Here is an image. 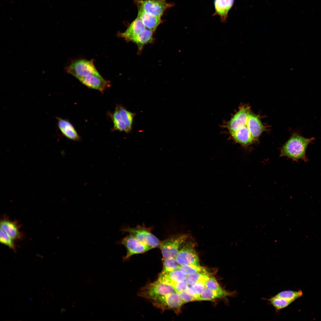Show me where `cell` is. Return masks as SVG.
<instances>
[{"label":"cell","mask_w":321,"mask_h":321,"mask_svg":"<svg viewBox=\"0 0 321 321\" xmlns=\"http://www.w3.org/2000/svg\"><path fill=\"white\" fill-rule=\"evenodd\" d=\"M226 126L233 139L244 145L257 140L265 130L260 119L246 106L240 107Z\"/></svg>","instance_id":"1"},{"label":"cell","mask_w":321,"mask_h":321,"mask_svg":"<svg viewBox=\"0 0 321 321\" xmlns=\"http://www.w3.org/2000/svg\"><path fill=\"white\" fill-rule=\"evenodd\" d=\"M314 138H305L297 133H294L283 146L281 155L298 161L302 160L307 162L308 159L306 152L309 145Z\"/></svg>","instance_id":"2"},{"label":"cell","mask_w":321,"mask_h":321,"mask_svg":"<svg viewBox=\"0 0 321 321\" xmlns=\"http://www.w3.org/2000/svg\"><path fill=\"white\" fill-rule=\"evenodd\" d=\"M188 237V235L186 234L177 235L160 242L159 247L163 258H175Z\"/></svg>","instance_id":"3"},{"label":"cell","mask_w":321,"mask_h":321,"mask_svg":"<svg viewBox=\"0 0 321 321\" xmlns=\"http://www.w3.org/2000/svg\"><path fill=\"white\" fill-rule=\"evenodd\" d=\"M66 72L77 79L91 75H100L92 60L79 59L73 61L65 68Z\"/></svg>","instance_id":"4"},{"label":"cell","mask_w":321,"mask_h":321,"mask_svg":"<svg viewBox=\"0 0 321 321\" xmlns=\"http://www.w3.org/2000/svg\"><path fill=\"white\" fill-rule=\"evenodd\" d=\"M175 292L176 291L172 286L157 280L143 287L139 292V295L141 297L151 300Z\"/></svg>","instance_id":"5"},{"label":"cell","mask_w":321,"mask_h":321,"mask_svg":"<svg viewBox=\"0 0 321 321\" xmlns=\"http://www.w3.org/2000/svg\"><path fill=\"white\" fill-rule=\"evenodd\" d=\"M121 231L128 233L141 242L152 248L159 246L160 243L159 240L152 233L150 228L143 226L138 225L134 228L125 227L122 228Z\"/></svg>","instance_id":"6"},{"label":"cell","mask_w":321,"mask_h":321,"mask_svg":"<svg viewBox=\"0 0 321 321\" xmlns=\"http://www.w3.org/2000/svg\"><path fill=\"white\" fill-rule=\"evenodd\" d=\"M135 3L147 13L160 18L165 11L174 5L166 0H135Z\"/></svg>","instance_id":"7"},{"label":"cell","mask_w":321,"mask_h":321,"mask_svg":"<svg viewBox=\"0 0 321 321\" xmlns=\"http://www.w3.org/2000/svg\"><path fill=\"white\" fill-rule=\"evenodd\" d=\"M155 307L165 310H172L177 311L184 303L179 293L175 292L151 300Z\"/></svg>","instance_id":"8"},{"label":"cell","mask_w":321,"mask_h":321,"mask_svg":"<svg viewBox=\"0 0 321 321\" xmlns=\"http://www.w3.org/2000/svg\"><path fill=\"white\" fill-rule=\"evenodd\" d=\"M175 259L180 265H200L198 254L194 245L189 241L184 243L178 253Z\"/></svg>","instance_id":"9"},{"label":"cell","mask_w":321,"mask_h":321,"mask_svg":"<svg viewBox=\"0 0 321 321\" xmlns=\"http://www.w3.org/2000/svg\"><path fill=\"white\" fill-rule=\"evenodd\" d=\"M119 243L124 246L127 250V254L124 257V260L128 259L133 255L143 253L152 248L130 235L122 239Z\"/></svg>","instance_id":"10"},{"label":"cell","mask_w":321,"mask_h":321,"mask_svg":"<svg viewBox=\"0 0 321 321\" xmlns=\"http://www.w3.org/2000/svg\"><path fill=\"white\" fill-rule=\"evenodd\" d=\"M78 79L88 88L97 90L101 93L111 86L110 81L105 79L101 75H91Z\"/></svg>","instance_id":"11"},{"label":"cell","mask_w":321,"mask_h":321,"mask_svg":"<svg viewBox=\"0 0 321 321\" xmlns=\"http://www.w3.org/2000/svg\"><path fill=\"white\" fill-rule=\"evenodd\" d=\"M0 228L14 240L21 239L23 235L20 230V226L16 221L12 220L4 216L1 219Z\"/></svg>","instance_id":"12"},{"label":"cell","mask_w":321,"mask_h":321,"mask_svg":"<svg viewBox=\"0 0 321 321\" xmlns=\"http://www.w3.org/2000/svg\"><path fill=\"white\" fill-rule=\"evenodd\" d=\"M146 29L141 19L137 17L131 23L126 30L123 32L119 33V36L128 42H132Z\"/></svg>","instance_id":"13"},{"label":"cell","mask_w":321,"mask_h":321,"mask_svg":"<svg viewBox=\"0 0 321 321\" xmlns=\"http://www.w3.org/2000/svg\"><path fill=\"white\" fill-rule=\"evenodd\" d=\"M58 129L63 135L66 138L75 141L81 140L80 136L73 125L67 120L56 117Z\"/></svg>","instance_id":"14"},{"label":"cell","mask_w":321,"mask_h":321,"mask_svg":"<svg viewBox=\"0 0 321 321\" xmlns=\"http://www.w3.org/2000/svg\"><path fill=\"white\" fill-rule=\"evenodd\" d=\"M234 0H214L215 12L212 16L218 15L221 22L225 23L229 10L232 7Z\"/></svg>","instance_id":"15"},{"label":"cell","mask_w":321,"mask_h":321,"mask_svg":"<svg viewBox=\"0 0 321 321\" xmlns=\"http://www.w3.org/2000/svg\"><path fill=\"white\" fill-rule=\"evenodd\" d=\"M138 8L137 17L141 19L146 28L154 32L162 22L161 18L148 13L139 7Z\"/></svg>","instance_id":"16"},{"label":"cell","mask_w":321,"mask_h":321,"mask_svg":"<svg viewBox=\"0 0 321 321\" xmlns=\"http://www.w3.org/2000/svg\"><path fill=\"white\" fill-rule=\"evenodd\" d=\"M234 293L227 292L224 289L215 290L205 288L199 295L198 300H210L233 295Z\"/></svg>","instance_id":"17"},{"label":"cell","mask_w":321,"mask_h":321,"mask_svg":"<svg viewBox=\"0 0 321 321\" xmlns=\"http://www.w3.org/2000/svg\"><path fill=\"white\" fill-rule=\"evenodd\" d=\"M154 32L147 28L138 36L132 41L137 45L139 52H140L144 46L152 42Z\"/></svg>","instance_id":"18"},{"label":"cell","mask_w":321,"mask_h":321,"mask_svg":"<svg viewBox=\"0 0 321 321\" xmlns=\"http://www.w3.org/2000/svg\"><path fill=\"white\" fill-rule=\"evenodd\" d=\"M119 113L128 129V132L131 131L135 114L127 110L121 105H117Z\"/></svg>","instance_id":"19"},{"label":"cell","mask_w":321,"mask_h":321,"mask_svg":"<svg viewBox=\"0 0 321 321\" xmlns=\"http://www.w3.org/2000/svg\"><path fill=\"white\" fill-rule=\"evenodd\" d=\"M111 117L114 125L112 131L117 130L124 132L127 133H129L127 128L121 117L117 106Z\"/></svg>","instance_id":"20"},{"label":"cell","mask_w":321,"mask_h":321,"mask_svg":"<svg viewBox=\"0 0 321 321\" xmlns=\"http://www.w3.org/2000/svg\"><path fill=\"white\" fill-rule=\"evenodd\" d=\"M179 269L187 276L197 273L207 272L204 268L193 265H180Z\"/></svg>","instance_id":"21"},{"label":"cell","mask_w":321,"mask_h":321,"mask_svg":"<svg viewBox=\"0 0 321 321\" xmlns=\"http://www.w3.org/2000/svg\"><path fill=\"white\" fill-rule=\"evenodd\" d=\"M302 295L303 292L301 290H286L278 293L274 296L293 302L296 299L301 297Z\"/></svg>","instance_id":"22"},{"label":"cell","mask_w":321,"mask_h":321,"mask_svg":"<svg viewBox=\"0 0 321 321\" xmlns=\"http://www.w3.org/2000/svg\"><path fill=\"white\" fill-rule=\"evenodd\" d=\"M210 276L207 272L197 273L187 276L186 281L190 286L198 282L205 284V281Z\"/></svg>","instance_id":"23"},{"label":"cell","mask_w":321,"mask_h":321,"mask_svg":"<svg viewBox=\"0 0 321 321\" xmlns=\"http://www.w3.org/2000/svg\"><path fill=\"white\" fill-rule=\"evenodd\" d=\"M276 310H279L286 308L292 302L284 299L273 296L267 299Z\"/></svg>","instance_id":"24"},{"label":"cell","mask_w":321,"mask_h":321,"mask_svg":"<svg viewBox=\"0 0 321 321\" xmlns=\"http://www.w3.org/2000/svg\"><path fill=\"white\" fill-rule=\"evenodd\" d=\"M162 271L169 272L179 269L180 265L176 260L175 258H163Z\"/></svg>","instance_id":"25"},{"label":"cell","mask_w":321,"mask_h":321,"mask_svg":"<svg viewBox=\"0 0 321 321\" xmlns=\"http://www.w3.org/2000/svg\"><path fill=\"white\" fill-rule=\"evenodd\" d=\"M166 272L170 279L174 283L185 281L187 277V275L179 269Z\"/></svg>","instance_id":"26"},{"label":"cell","mask_w":321,"mask_h":321,"mask_svg":"<svg viewBox=\"0 0 321 321\" xmlns=\"http://www.w3.org/2000/svg\"><path fill=\"white\" fill-rule=\"evenodd\" d=\"M0 233V243L7 246L15 251L16 249L14 240L8 235L1 228Z\"/></svg>","instance_id":"27"},{"label":"cell","mask_w":321,"mask_h":321,"mask_svg":"<svg viewBox=\"0 0 321 321\" xmlns=\"http://www.w3.org/2000/svg\"><path fill=\"white\" fill-rule=\"evenodd\" d=\"M205 285L206 288L211 290L219 291L223 289L213 276L208 277L205 281Z\"/></svg>","instance_id":"28"},{"label":"cell","mask_w":321,"mask_h":321,"mask_svg":"<svg viewBox=\"0 0 321 321\" xmlns=\"http://www.w3.org/2000/svg\"><path fill=\"white\" fill-rule=\"evenodd\" d=\"M173 287L175 291L179 293L186 290L188 288L189 284L185 281L175 283Z\"/></svg>","instance_id":"29"},{"label":"cell","mask_w":321,"mask_h":321,"mask_svg":"<svg viewBox=\"0 0 321 321\" xmlns=\"http://www.w3.org/2000/svg\"><path fill=\"white\" fill-rule=\"evenodd\" d=\"M180 297L185 303L196 300L194 297L191 295L186 290L179 293Z\"/></svg>","instance_id":"30"},{"label":"cell","mask_w":321,"mask_h":321,"mask_svg":"<svg viewBox=\"0 0 321 321\" xmlns=\"http://www.w3.org/2000/svg\"><path fill=\"white\" fill-rule=\"evenodd\" d=\"M196 293L199 295L206 288L205 284L202 282H198L191 286Z\"/></svg>","instance_id":"31"}]
</instances>
